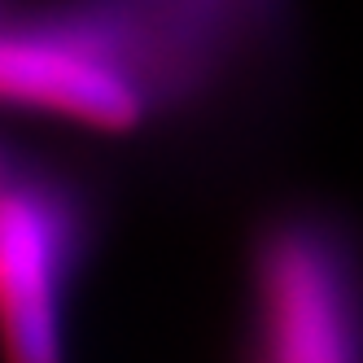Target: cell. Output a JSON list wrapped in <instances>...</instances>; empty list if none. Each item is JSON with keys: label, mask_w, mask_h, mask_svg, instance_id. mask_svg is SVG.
<instances>
[{"label": "cell", "mask_w": 363, "mask_h": 363, "mask_svg": "<svg viewBox=\"0 0 363 363\" xmlns=\"http://www.w3.org/2000/svg\"><path fill=\"white\" fill-rule=\"evenodd\" d=\"M245 363H359L354 263L324 215H280L258 232Z\"/></svg>", "instance_id": "3957f363"}, {"label": "cell", "mask_w": 363, "mask_h": 363, "mask_svg": "<svg viewBox=\"0 0 363 363\" xmlns=\"http://www.w3.org/2000/svg\"><path fill=\"white\" fill-rule=\"evenodd\" d=\"M84 237L79 193L0 145V363H70Z\"/></svg>", "instance_id": "7a4b0ae2"}, {"label": "cell", "mask_w": 363, "mask_h": 363, "mask_svg": "<svg viewBox=\"0 0 363 363\" xmlns=\"http://www.w3.org/2000/svg\"><path fill=\"white\" fill-rule=\"evenodd\" d=\"M118 0L44 18H0V110L132 136L158 114L149 53Z\"/></svg>", "instance_id": "6da1fadb"}]
</instances>
